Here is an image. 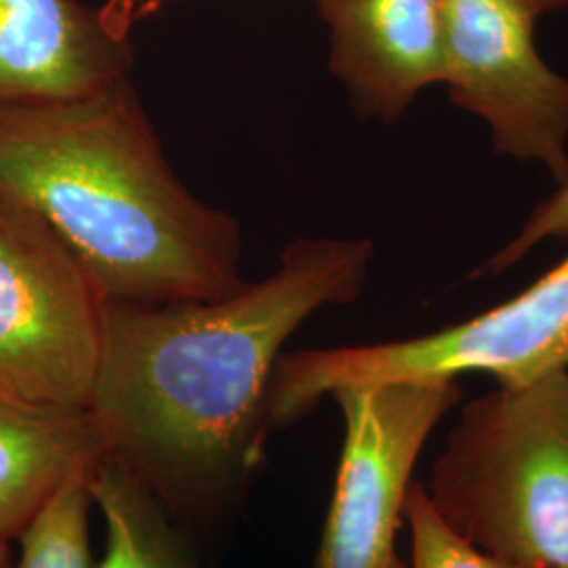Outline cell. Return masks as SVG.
Returning a JSON list of instances; mask_svg holds the SVG:
<instances>
[{
	"label": "cell",
	"instance_id": "cell-3",
	"mask_svg": "<svg viewBox=\"0 0 568 568\" xmlns=\"http://www.w3.org/2000/svg\"><path fill=\"white\" fill-rule=\"evenodd\" d=\"M422 485L474 548L511 568H568V368L462 406Z\"/></svg>",
	"mask_w": 568,
	"mask_h": 568
},
{
	"label": "cell",
	"instance_id": "cell-7",
	"mask_svg": "<svg viewBox=\"0 0 568 568\" xmlns=\"http://www.w3.org/2000/svg\"><path fill=\"white\" fill-rule=\"evenodd\" d=\"M448 100L487 122L493 148L568 173V79L535 42L537 16L523 0H443Z\"/></svg>",
	"mask_w": 568,
	"mask_h": 568
},
{
	"label": "cell",
	"instance_id": "cell-17",
	"mask_svg": "<svg viewBox=\"0 0 568 568\" xmlns=\"http://www.w3.org/2000/svg\"><path fill=\"white\" fill-rule=\"evenodd\" d=\"M9 544L0 541V568H13L11 565V554H9Z\"/></svg>",
	"mask_w": 568,
	"mask_h": 568
},
{
	"label": "cell",
	"instance_id": "cell-9",
	"mask_svg": "<svg viewBox=\"0 0 568 568\" xmlns=\"http://www.w3.org/2000/svg\"><path fill=\"white\" fill-rule=\"evenodd\" d=\"M133 47L81 0H0V108L91 95L131 77Z\"/></svg>",
	"mask_w": 568,
	"mask_h": 568
},
{
	"label": "cell",
	"instance_id": "cell-16",
	"mask_svg": "<svg viewBox=\"0 0 568 568\" xmlns=\"http://www.w3.org/2000/svg\"><path fill=\"white\" fill-rule=\"evenodd\" d=\"M528 9L541 18L544 13H554V11H562L568 9V0H523Z\"/></svg>",
	"mask_w": 568,
	"mask_h": 568
},
{
	"label": "cell",
	"instance_id": "cell-1",
	"mask_svg": "<svg viewBox=\"0 0 568 568\" xmlns=\"http://www.w3.org/2000/svg\"><path fill=\"white\" fill-rule=\"evenodd\" d=\"M368 241H297L281 267L206 302L105 300L91 408L112 453L171 514L224 508L260 466L281 349L326 305L354 302Z\"/></svg>",
	"mask_w": 568,
	"mask_h": 568
},
{
	"label": "cell",
	"instance_id": "cell-6",
	"mask_svg": "<svg viewBox=\"0 0 568 568\" xmlns=\"http://www.w3.org/2000/svg\"><path fill=\"white\" fill-rule=\"evenodd\" d=\"M344 445L312 568H408L398 554L413 471L464 389L457 382H389L335 389Z\"/></svg>",
	"mask_w": 568,
	"mask_h": 568
},
{
	"label": "cell",
	"instance_id": "cell-12",
	"mask_svg": "<svg viewBox=\"0 0 568 568\" xmlns=\"http://www.w3.org/2000/svg\"><path fill=\"white\" fill-rule=\"evenodd\" d=\"M87 478L74 480L37 514L20 537V560L13 568H91Z\"/></svg>",
	"mask_w": 568,
	"mask_h": 568
},
{
	"label": "cell",
	"instance_id": "cell-11",
	"mask_svg": "<svg viewBox=\"0 0 568 568\" xmlns=\"http://www.w3.org/2000/svg\"><path fill=\"white\" fill-rule=\"evenodd\" d=\"M105 527L98 568H199L173 514L138 471L108 453L87 478Z\"/></svg>",
	"mask_w": 568,
	"mask_h": 568
},
{
	"label": "cell",
	"instance_id": "cell-10",
	"mask_svg": "<svg viewBox=\"0 0 568 568\" xmlns=\"http://www.w3.org/2000/svg\"><path fill=\"white\" fill-rule=\"evenodd\" d=\"M112 453L93 408L39 405L0 389V541L20 537L61 488Z\"/></svg>",
	"mask_w": 568,
	"mask_h": 568
},
{
	"label": "cell",
	"instance_id": "cell-8",
	"mask_svg": "<svg viewBox=\"0 0 568 568\" xmlns=\"http://www.w3.org/2000/svg\"><path fill=\"white\" fill-rule=\"evenodd\" d=\"M328 30V68L352 102L398 121L445 79L443 0H310Z\"/></svg>",
	"mask_w": 568,
	"mask_h": 568
},
{
	"label": "cell",
	"instance_id": "cell-4",
	"mask_svg": "<svg viewBox=\"0 0 568 568\" xmlns=\"http://www.w3.org/2000/svg\"><path fill=\"white\" fill-rule=\"evenodd\" d=\"M568 368V255L506 304L427 335L281 356L267 389L270 427L302 419L335 389L389 382H457L485 373L527 386Z\"/></svg>",
	"mask_w": 568,
	"mask_h": 568
},
{
	"label": "cell",
	"instance_id": "cell-13",
	"mask_svg": "<svg viewBox=\"0 0 568 568\" xmlns=\"http://www.w3.org/2000/svg\"><path fill=\"white\" fill-rule=\"evenodd\" d=\"M408 568H511L474 548L432 508L422 480H415L406 499Z\"/></svg>",
	"mask_w": 568,
	"mask_h": 568
},
{
	"label": "cell",
	"instance_id": "cell-15",
	"mask_svg": "<svg viewBox=\"0 0 568 568\" xmlns=\"http://www.w3.org/2000/svg\"><path fill=\"white\" fill-rule=\"evenodd\" d=\"M135 2L138 0H105L100 7L103 23L112 34H116L121 39H129L131 21L135 13Z\"/></svg>",
	"mask_w": 568,
	"mask_h": 568
},
{
	"label": "cell",
	"instance_id": "cell-2",
	"mask_svg": "<svg viewBox=\"0 0 568 568\" xmlns=\"http://www.w3.org/2000/svg\"><path fill=\"white\" fill-rule=\"evenodd\" d=\"M0 196L37 215L108 300L206 302L246 284L236 220L173 173L131 79L0 108Z\"/></svg>",
	"mask_w": 568,
	"mask_h": 568
},
{
	"label": "cell",
	"instance_id": "cell-14",
	"mask_svg": "<svg viewBox=\"0 0 568 568\" xmlns=\"http://www.w3.org/2000/svg\"><path fill=\"white\" fill-rule=\"evenodd\" d=\"M568 236V173L556 190L549 194L544 203L537 204L518 232L514 241H509L490 262L488 270L501 272L511 265L520 264L528 253L548 241V239H567Z\"/></svg>",
	"mask_w": 568,
	"mask_h": 568
},
{
	"label": "cell",
	"instance_id": "cell-5",
	"mask_svg": "<svg viewBox=\"0 0 568 568\" xmlns=\"http://www.w3.org/2000/svg\"><path fill=\"white\" fill-rule=\"evenodd\" d=\"M105 300L37 215L0 196V389L91 408Z\"/></svg>",
	"mask_w": 568,
	"mask_h": 568
}]
</instances>
